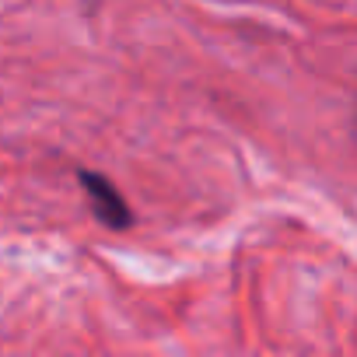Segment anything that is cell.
<instances>
[{"label":"cell","instance_id":"7a4b0ae2","mask_svg":"<svg viewBox=\"0 0 357 357\" xmlns=\"http://www.w3.org/2000/svg\"><path fill=\"white\" fill-rule=\"evenodd\" d=\"M354 133H357V98H354Z\"/></svg>","mask_w":357,"mask_h":357},{"label":"cell","instance_id":"6da1fadb","mask_svg":"<svg viewBox=\"0 0 357 357\" xmlns=\"http://www.w3.org/2000/svg\"><path fill=\"white\" fill-rule=\"evenodd\" d=\"M74 178L88 200L91 218L105 228V231H130L137 225V211L126 204V197L119 193V186L98 168H74Z\"/></svg>","mask_w":357,"mask_h":357}]
</instances>
